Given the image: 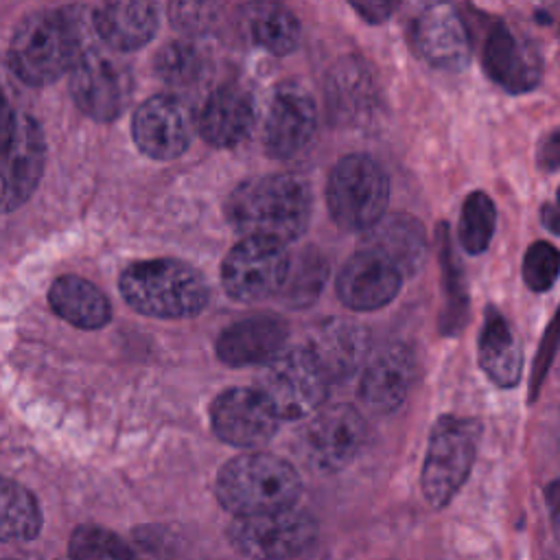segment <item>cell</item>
<instances>
[{"label":"cell","mask_w":560,"mask_h":560,"mask_svg":"<svg viewBox=\"0 0 560 560\" xmlns=\"http://www.w3.org/2000/svg\"><path fill=\"white\" fill-rule=\"evenodd\" d=\"M94 11L72 4L28 13L13 31L7 61L26 85H46L70 72L77 59L96 46Z\"/></svg>","instance_id":"6da1fadb"},{"label":"cell","mask_w":560,"mask_h":560,"mask_svg":"<svg viewBox=\"0 0 560 560\" xmlns=\"http://www.w3.org/2000/svg\"><path fill=\"white\" fill-rule=\"evenodd\" d=\"M230 225L243 236L282 245L304 234L311 219V195L293 175H260L238 184L225 201Z\"/></svg>","instance_id":"7a4b0ae2"},{"label":"cell","mask_w":560,"mask_h":560,"mask_svg":"<svg viewBox=\"0 0 560 560\" xmlns=\"http://www.w3.org/2000/svg\"><path fill=\"white\" fill-rule=\"evenodd\" d=\"M214 492L219 503L234 516H256L293 508L300 499L302 481L287 459L254 451L223 464Z\"/></svg>","instance_id":"3957f363"},{"label":"cell","mask_w":560,"mask_h":560,"mask_svg":"<svg viewBox=\"0 0 560 560\" xmlns=\"http://www.w3.org/2000/svg\"><path fill=\"white\" fill-rule=\"evenodd\" d=\"M118 287L136 313L160 319L195 317L210 298L203 276L175 258L138 260L120 273Z\"/></svg>","instance_id":"277c9868"},{"label":"cell","mask_w":560,"mask_h":560,"mask_svg":"<svg viewBox=\"0 0 560 560\" xmlns=\"http://www.w3.org/2000/svg\"><path fill=\"white\" fill-rule=\"evenodd\" d=\"M387 201V175L370 155L350 153L332 166L326 184V206L339 228L365 232L385 217Z\"/></svg>","instance_id":"5b68a950"},{"label":"cell","mask_w":560,"mask_h":560,"mask_svg":"<svg viewBox=\"0 0 560 560\" xmlns=\"http://www.w3.org/2000/svg\"><path fill=\"white\" fill-rule=\"evenodd\" d=\"M479 435L481 424L475 418L442 416L433 424L420 472L424 499L433 508L448 505L468 479Z\"/></svg>","instance_id":"8992f818"},{"label":"cell","mask_w":560,"mask_h":560,"mask_svg":"<svg viewBox=\"0 0 560 560\" xmlns=\"http://www.w3.org/2000/svg\"><path fill=\"white\" fill-rule=\"evenodd\" d=\"M328 385L330 378L311 348L282 350L278 357L262 363L254 381V387L280 420H298L317 411L326 400Z\"/></svg>","instance_id":"52a82bcc"},{"label":"cell","mask_w":560,"mask_h":560,"mask_svg":"<svg viewBox=\"0 0 560 560\" xmlns=\"http://www.w3.org/2000/svg\"><path fill=\"white\" fill-rule=\"evenodd\" d=\"M70 96L85 116L112 122L133 96L131 70L116 52L94 46L70 70Z\"/></svg>","instance_id":"ba28073f"},{"label":"cell","mask_w":560,"mask_h":560,"mask_svg":"<svg viewBox=\"0 0 560 560\" xmlns=\"http://www.w3.org/2000/svg\"><path fill=\"white\" fill-rule=\"evenodd\" d=\"M315 534V518L295 505L256 516H236L228 527L230 545L252 560H289L302 553Z\"/></svg>","instance_id":"9c48e42d"},{"label":"cell","mask_w":560,"mask_h":560,"mask_svg":"<svg viewBox=\"0 0 560 560\" xmlns=\"http://www.w3.org/2000/svg\"><path fill=\"white\" fill-rule=\"evenodd\" d=\"M291 258L282 243L243 236L223 258L221 284L236 302H262L280 293Z\"/></svg>","instance_id":"30bf717a"},{"label":"cell","mask_w":560,"mask_h":560,"mask_svg":"<svg viewBox=\"0 0 560 560\" xmlns=\"http://www.w3.org/2000/svg\"><path fill=\"white\" fill-rule=\"evenodd\" d=\"M46 162V140L28 114L4 109L2 122V210L20 208L37 188Z\"/></svg>","instance_id":"8fae6325"},{"label":"cell","mask_w":560,"mask_h":560,"mask_svg":"<svg viewBox=\"0 0 560 560\" xmlns=\"http://www.w3.org/2000/svg\"><path fill=\"white\" fill-rule=\"evenodd\" d=\"M365 438L363 416L350 405H332L308 420L298 440V453L311 470L335 472L361 453Z\"/></svg>","instance_id":"7c38bea8"},{"label":"cell","mask_w":560,"mask_h":560,"mask_svg":"<svg viewBox=\"0 0 560 560\" xmlns=\"http://www.w3.org/2000/svg\"><path fill=\"white\" fill-rule=\"evenodd\" d=\"M195 122L186 105L171 94L149 96L131 118L136 147L151 160H175L192 140Z\"/></svg>","instance_id":"4fadbf2b"},{"label":"cell","mask_w":560,"mask_h":560,"mask_svg":"<svg viewBox=\"0 0 560 560\" xmlns=\"http://www.w3.org/2000/svg\"><path fill=\"white\" fill-rule=\"evenodd\" d=\"M212 431L219 440L241 448L267 444L278 429V413L256 387H230L210 405Z\"/></svg>","instance_id":"5bb4252c"},{"label":"cell","mask_w":560,"mask_h":560,"mask_svg":"<svg viewBox=\"0 0 560 560\" xmlns=\"http://www.w3.org/2000/svg\"><path fill=\"white\" fill-rule=\"evenodd\" d=\"M317 125L315 103L298 81L276 85L262 125V147L271 158L287 160L300 153L313 138Z\"/></svg>","instance_id":"9a60e30c"},{"label":"cell","mask_w":560,"mask_h":560,"mask_svg":"<svg viewBox=\"0 0 560 560\" xmlns=\"http://www.w3.org/2000/svg\"><path fill=\"white\" fill-rule=\"evenodd\" d=\"M402 278L405 273L385 256L359 247L341 267L335 287L346 306L354 311H376L398 295Z\"/></svg>","instance_id":"2e32d148"},{"label":"cell","mask_w":560,"mask_h":560,"mask_svg":"<svg viewBox=\"0 0 560 560\" xmlns=\"http://www.w3.org/2000/svg\"><path fill=\"white\" fill-rule=\"evenodd\" d=\"M411 39L416 52L435 68L459 70L468 63L470 39L466 24L446 2H433L416 18Z\"/></svg>","instance_id":"e0dca14e"},{"label":"cell","mask_w":560,"mask_h":560,"mask_svg":"<svg viewBox=\"0 0 560 560\" xmlns=\"http://www.w3.org/2000/svg\"><path fill=\"white\" fill-rule=\"evenodd\" d=\"M481 61L488 77L508 92H529L538 85L542 74L540 57L534 46L516 37L501 22L486 35Z\"/></svg>","instance_id":"ac0fdd59"},{"label":"cell","mask_w":560,"mask_h":560,"mask_svg":"<svg viewBox=\"0 0 560 560\" xmlns=\"http://www.w3.org/2000/svg\"><path fill=\"white\" fill-rule=\"evenodd\" d=\"M413 374L411 352L400 343L387 346L365 365L359 383V400L372 413H392L405 402Z\"/></svg>","instance_id":"d6986e66"},{"label":"cell","mask_w":560,"mask_h":560,"mask_svg":"<svg viewBox=\"0 0 560 560\" xmlns=\"http://www.w3.org/2000/svg\"><path fill=\"white\" fill-rule=\"evenodd\" d=\"M287 337L289 328L278 315H252L221 332L217 354L232 368L267 363L282 352Z\"/></svg>","instance_id":"ffe728a7"},{"label":"cell","mask_w":560,"mask_h":560,"mask_svg":"<svg viewBox=\"0 0 560 560\" xmlns=\"http://www.w3.org/2000/svg\"><path fill=\"white\" fill-rule=\"evenodd\" d=\"M94 22L107 48L116 52L138 50L158 31L160 4L158 0H101L94 9Z\"/></svg>","instance_id":"44dd1931"},{"label":"cell","mask_w":560,"mask_h":560,"mask_svg":"<svg viewBox=\"0 0 560 560\" xmlns=\"http://www.w3.org/2000/svg\"><path fill=\"white\" fill-rule=\"evenodd\" d=\"M256 122L254 98L238 85H221L199 109L197 129L201 138L219 149L243 142Z\"/></svg>","instance_id":"7402d4cb"},{"label":"cell","mask_w":560,"mask_h":560,"mask_svg":"<svg viewBox=\"0 0 560 560\" xmlns=\"http://www.w3.org/2000/svg\"><path fill=\"white\" fill-rule=\"evenodd\" d=\"M361 249L376 252L394 262L405 276H413L427 256V236L422 223L411 214H385L363 232Z\"/></svg>","instance_id":"603a6c76"},{"label":"cell","mask_w":560,"mask_h":560,"mask_svg":"<svg viewBox=\"0 0 560 560\" xmlns=\"http://www.w3.org/2000/svg\"><path fill=\"white\" fill-rule=\"evenodd\" d=\"M370 335L352 319L326 322L311 341V352L332 383L346 381L357 374L368 357Z\"/></svg>","instance_id":"cb8c5ba5"},{"label":"cell","mask_w":560,"mask_h":560,"mask_svg":"<svg viewBox=\"0 0 560 560\" xmlns=\"http://www.w3.org/2000/svg\"><path fill=\"white\" fill-rule=\"evenodd\" d=\"M236 24L249 44L271 55H289L300 39V24L295 15L271 0H252L241 7Z\"/></svg>","instance_id":"d4e9b609"},{"label":"cell","mask_w":560,"mask_h":560,"mask_svg":"<svg viewBox=\"0 0 560 560\" xmlns=\"http://www.w3.org/2000/svg\"><path fill=\"white\" fill-rule=\"evenodd\" d=\"M477 354L481 370L494 385L514 387L518 383L523 370V352L508 319L494 306L486 308Z\"/></svg>","instance_id":"484cf974"},{"label":"cell","mask_w":560,"mask_h":560,"mask_svg":"<svg viewBox=\"0 0 560 560\" xmlns=\"http://www.w3.org/2000/svg\"><path fill=\"white\" fill-rule=\"evenodd\" d=\"M48 304L57 317L85 330L103 328L112 319L107 298L92 282L72 273L52 280L48 289Z\"/></svg>","instance_id":"4316f807"},{"label":"cell","mask_w":560,"mask_h":560,"mask_svg":"<svg viewBox=\"0 0 560 560\" xmlns=\"http://www.w3.org/2000/svg\"><path fill=\"white\" fill-rule=\"evenodd\" d=\"M374 98V83L368 68L357 59H343L328 77L330 107L343 118L368 112Z\"/></svg>","instance_id":"83f0119b"},{"label":"cell","mask_w":560,"mask_h":560,"mask_svg":"<svg viewBox=\"0 0 560 560\" xmlns=\"http://www.w3.org/2000/svg\"><path fill=\"white\" fill-rule=\"evenodd\" d=\"M42 529L37 499L18 481L4 479L0 488V534L4 540H33Z\"/></svg>","instance_id":"f1b7e54d"},{"label":"cell","mask_w":560,"mask_h":560,"mask_svg":"<svg viewBox=\"0 0 560 560\" xmlns=\"http://www.w3.org/2000/svg\"><path fill=\"white\" fill-rule=\"evenodd\" d=\"M328 278V265L319 252L306 249L289 267V276L276 295L289 308H306L313 304Z\"/></svg>","instance_id":"f546056e"},{"label":"cell","mask_w":560,"mask_h":560,"mask_svg":"<svg viewBox=\"0 0 560 560\" xmlns=\"http://www.w3.org/2000/svg\"><path fill=\"white\" fill-rule=\"evenodd\" d=\"M494 225H497V210L492 199L481 190L470 192L459 214V225H457L459 245L468 254L486 252V247L492 241Z\"/></svg>","instance_id":"4dcf8cb0"},{"label":"cell","mask_w":560,"mask_h":560,"mask_svg":"<svg viewBox=\"0 0 560 560\" xmlns=\"http://www.w3.org/2000/svg\"><path fill=\"white\" fill-rule=\"evenodd\" d=\"M72 560H129L133 549L114 532L101 525H81L68 542Z\"/></svg>","instance_id":"1f68e13d"},{"label":"cell","mask_w":560,"mask_h":560,"mask_svg":"<svg viewBox=\"0 0 560 560\" xmlns=\"http://www.w3.org/2000/svg\"><path fill=\"white\" fill-rule=\"evenodd\" d=\"M155 72L168 85H190L203 72V55L188 39L171 42L158 52Z\"/></svg>","instance_id":"d6a6232c"},{"label":"cell","mask_w":560,"mask_h":560,"mask_svg":"<svg viewBox=\"0 0 560 560\" xmlns=\"http://www.w3.org/2000/svg\"><path fill=\"white\" fill-rule=\"evenodd\" d=\"M219 15V0H168L171 24L188 37L208 35L217 26Z\"/></svg>","instance_id":"836d02e7"},{"label":"cell","mask_w":560,"mask_h":560,"mask_svg":"<svg viewBox=\"0 0 560 560\" xmlns=\"http://www.w3.org/2000/svg\"><path fill=\"white\" fill-rule=\"evenodd\" d=\"M560 276V249L547 241H536L523 258V280L532 291H547Z\"/></svg>","instance_id":"e575fe53"},{"label":"cell","mask_w":560,"mask_h":560,"mask_svg":"<svg viewBox=\"0 0 560 560\" xmlns=\"http://www.w3.org/2000/svg\"><path fill=\"white\" fill-rule=\"evenodd\" d=\"M442 269H444V278H446V293H448V308L453 311L451 322H457V315L466 311V291H464V282L457 269V262L451 256L448 249V238L442 236Z\"/></svg>","instance_id":"d590c367"},{"label":"cell","mask_w":560,"mask_h":560,"mask_svg":"<svg viewBox=\"0 0 560 560\" xmlns=\"http://www.w3.org/2000/svg\"><path fill=\"white\" fill-rule=\"evenodd\" d=\"M348 4H350L365 22H370V24H381V22H387V20L396 13L400 0H348Z\"/></svg>","instance_id":"8d00e7d4"},{"label":"cell","mask_w":560,"mask_h":560,"mask_svg":"<svg viewBox=\"0 0 560 560\" xmlns=\"http://www.w3.org/2000/svg\"><path fill=\"white\" fill-rule=\"evenodd\" d=\"M538 162L542 168H560V127L540 142Z\"/></svg>","instance_id":"74e56055"},{"label":"cell","mask_w":560,"mask_h":560,"mask_svg":"<svg viewBox=\"0 0 560 560\" xmlns=\"http://www.w3.org/2000/svg\"><path fill=\"white\" fill-rule=\"evenodd\" d=\"M540 219H542V225H545L549 232H553V234L560 236V188L556 190V197L542 206Z\"/></svg>","instance_id":"f35d334b"},{"label":"cell","mask_w":560,"mask_h":560,"mask_svg":"<svg viewBox=\"0 0 560 560\" xmlns=\"http://www.w3.org/2000/svg\"><path fill=\"white\" fill-rule=\"evenodd\" d=\"M547 505H549V514H551V527L560 540V481H556L547 488Z\"/></svg>","instance_id":"ab89813d"},{"label":"cell","mask_w":560,"mask_h":560,"mask_svg":"<svg viewBox=\"0 0 560 560\" xmlns=\"http://www.w3.org/2000/svg\"><path fill=\"white\" fill-rule=\"evenodd\" d=\"M129 560H164V558H158L153 553H138V551H133Z\"/></svg>","instance_id":"60d3db41"},{"label":"cell","mask_w":560,"mask_h":560,"mask_svg":"<svg viewBox=\"0 0 560 560\" xmlns=\"http://www.w3.org/2000/svg\"><path fill=\"white\" fill-rule=\"evenodd\" d=\"M63 560H72V558H70V556H68V558H63Z\"/></svg>","instance_id":"b9f144b4"},{"label":"cell","mask_w":560,"mask_h":560,"mask_svg":"<svg viewBox=\"0 0 560 560\" xmlns=\"http://www.w3.org/2000/svg\"><path fill=\"white\" fill-rule=\"evenodd\" d=\"M433 2H444V0H433Z\"/></svg>","instance_id":"7bdbcfd3"}]
</instances>
